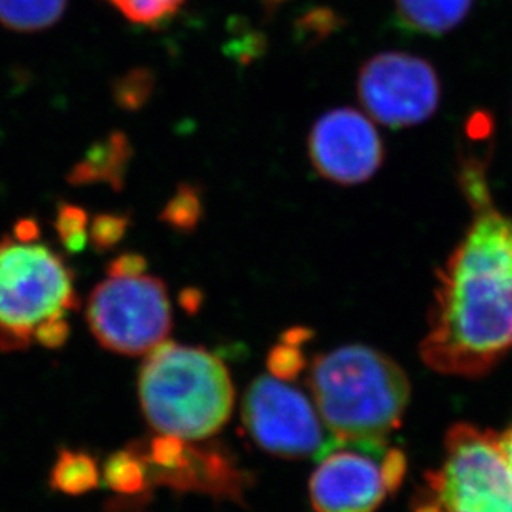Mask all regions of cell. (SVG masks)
I'll return each instance as SVG.
<instances>
[{
    "label": "cell",
    "mask_w": 512,
    "mask_h": 512,
    "mask_svg": "<svg viewBox=\"0 0 512 512\" xmlns=\"http://www.w3.org/2000/svg\"><path fill=\"white\" fill-rule=\"evenodd\" d=\"M473 222L439 271L419 355L443 375L478 378L512 350V217L494 207L483 162L459 173Z\"/></svg>",
    "instance_id": "cell-1"
},
{
    "label": "cell",
    "mask_w": 512,
    "mask_h": 512,
    "mask_svg": "<svg viewBox=\"0 0 512 512\" xmlns=\"http://www.w3.org/2000/svg\"><path fill=\"white\" fill-rule=\"evenodd\" d=\"M316 409L336 446L386 448L409 403L408 376L370 346H341L318 355L308 376Z\"/></svg>",
    "instance_id": "cell-2"
},
{
    "label": "cell",
    "mask_w": 512,
    "mask_h": 512,
    "mask_svg": "<svg viewBox=\"0 0 512 512\" xmlns=\"http://www.w3.org/2000/svg\"><path fill=\"white\" fill-rule=\"evenodd\" d=\"M138 396L145 418L158 434L200 441L227 424L235 389L217 356L165 341L142 365Z\"/></svg>",
    "instance_id": "cell-3"
},
{
    "label": "cell",
    "mask_w": 512,
    "mask_h": 512,
    "mask_svg": "<svg viewBox=\"0 0 512 512\" xmlns=\"http://www.w3.org/2000/svg\"><path fill=\"white\" fill-rule=\"evenodd\" d=\"M77 306L74 273L62 256L39 238H0V351L64 346Z\"/></svg>",
    "instance_id": "cell-4"
},
{
    "label": "cell",
    "mask_w": 512,
    "mask_h": 512,
    "mask_svg": "<svg viewBox=\"0 0 512 512\" xmlns=\"http://www.w3.org/2000/svg\"><path fill=\"white\" fill-rule=\"evenodd\" d=\"M428 486L443 512H512V468L499 436L473 424L449 429Z\"/></svg>",
    "instance_id": "cell-5"
},
{
    "label": "cell",
    "mask_w": 512,
    "mask_h": 512,
    "mask_svg": "<svg viewBox=\"0 0 512 512\" xmlns=\"http://www.w3.org/2000/svg\"><path fill=\"white\" fill-rule=\"evenodd\" d=\"M90 330L105 350L120 355H148L167 341L172 330L168 290L152 275L102 281L87 303Z\"/></svg>",
    "instance_id": "cell-6"
},
{
    "label": "cell",
    "mask_w": 512,
    "mask_h": 512,
    "mask_svg": "<svg viewBox=\"0 0 512 512\" xmlns=\"http://www.w3.org/2000/svg\"><path fill=\"white\" fill-rule=\"evenodd\" d=\"M242 419L266 453L281 458H318L336 444L300 389L275 376H260L247 389Z\"/></svg>",
    "instance_id": "cell-7"
},
{
    "label": "cell",
    "mask_w": 512,
    "mask_h": 512,
    "mask_svg": "<svg viewBox=\"0 0 512 512\" xmlns=\"http://www.w3.org/2000/svg\"><path fill=\"white\" fill-rule=\"evenodd\" d=\"M358 97L366 114L391 128L411 127L436 112L441 97L433 65L403 52L366 60L358 74Z\"/></svg>",
    "instance_id": "cell-8"
},
{
    "label": "cell",
    "mask_w": 512,
    "mask_h": 512,
    "mask_svg": "<svg viewBox=\"0 0 512 512\" xmlns=\"http://www.w3.org/2000/svg\"><path fill=\"white\" fill-rule=\"evenodd\" d=\"M308 153L320 177L345 187L370 180L384 160L380 133L353 109L330 110L320 117L311 128Z\"/></svg>",
    "instance_id": "cell-9"
},
{
    "label": "cell",
    "mask_w": 512,
    "mask_h": 512,
    "mask_svg": "<svg viewBox=\"0 0 512 512\" xmlns=\"http://www.w3.org/2000/svg\"><path fill=\"white\" fill-rule=\"evenodd\" d=\"M386 448L335 446L320 458L310 481L316 512H376L391 494L384 478Z\"/></svg>",
    "instance_id": "cell-10"
},
{
    "label": "cell",
    "mask_w": 512,
    "mask_h": 512,
    "mask_svg": "<svg viewBox=\"0 0 512 512\" xmlns=\"http://www.w3.org/2000/svg\"><path fill=\"white\" fill-rule=\"evenodd\" d=\"M132 143L124 132H112L95 142L84 158L70 170L69 182L75 187L105 183L114 190L124 187L127 168L132 160Z\"/></svg>",
    "instance_id": "cell-11"
},
{
    "label": "cell",
    "mask_w": 512,
    "mask_h": 512,
    "mask_svg": "<svg viewBox=\"0 0 512 512\" xmlns=\"http://www.w3.org/2000/svg\"><path fill=\"white\" fill-rule=\"evenodd\" d=\"M473 0H394L396 19L416 34L443 35L463 22Z\"/></svg>",
    "instance_id": "cell-12"
},
{
    "label": "cell",
    "mask_w": 512,
    "mask_h": 512,
    "mask_svg": "<svg viewBox=\"0 0 512 512\" xmlns=\"http://www.w3.org/2000/svg\"><path fill=\"white\" fill-rule=\"evenodd\" d=\"M100 471L92 454L77 449H60L50 471V486L62 494L79 496L99 486Z\"/></svg>",
    "instance_id": "cell-13"
},
{
    "label": "cell",
    "mask_w": 512,
    "mask_h": 512,
    "mask_svg": "<svg viewBox=\"0 0 512 512\" xmlns=\"http://www.w3.org/2000/svg\"><path fill=\"white\" fill-rule=\"evenodd\" d=\"M69 0H0V25L15 32H39L57 24Z\"/></svg>",
    "instance_id": "cell-14"
},
{
    "label": "cell",
    "mask_w": 512,
    "mask_h": 512,
    "mask_svg": "<svg viewBox=\"0 0 512 512\" xmlns=\"http://www.w3.org/2000/svg\"><path fill=\"white\" fill-rule=\"evenodd\" d=\"M104 481L114 493L133 496L147 489L150 478L145 459L135 446L112 454L104 468Z\"/></svg>",
    "instance_id": "cell-15"
},
{
    "label": "cell",
    "mask_w": 512,
    "mask_h": 512,
    "mask_svg": "<svg viewBox=\"0 0 512 512\" xmlns=\"http://www.w3.org/2000/svg\"><path fill=\"white\" fill-rule=\"evenodd\" d=\"M310 330L291 328L268 355V370L280 380H293L306 368V358L301 346L310 340Z\"/></svg>",
    "instance_id": "cell-16"
},
{
    "label": "cell",
    "mask_w": 512,
    "mask_h": 512,
    "mask_svg": "<svg viewBox=\"0 0 512 512\" xmlns=\"http://www.w3.org/2000/svg\"><path fill=\"white\" fill-rule=\"evenodd\" d=\"M203 200L198 188L180 185L163 207L162 222L177 232L188 233L202 220Z\"/></svg>",
    "instance_id": "cell-17"
},
{
    "label": "cell",
    "mask_w": 512,
    "mask_h": 512,
    "mask_svg": "<svg viewBox=\"0 0 512 512\" xmlns=\"http://www.w3.org/2000/svg\"><path fill=\"white\" fill-rule=\"evenodd\" d=\"M89 215L84 208L60 203L55 218V230L69 253H80L89 242Z\"/></svg>",
    "instance_id": "cell-18"
},
{
    "label": "cell",
    "mask_w": 512,
    "mask_h": 512,
    "mask_svg": "<svg viewBox=\"0 0 512 512\" xmlns=\"http://www.w3.org/2000/svg\"><path fill=\"white\" fill-rule=\"evenodd\" d=\"M133 24L162 25L177 14L185 0H110Z\"/></svg>",
    "instance_id": "cell-19"
},
{
    "label": "cell",
    "mask_w": 512,
    "mask_h": 512,
    "mask_svg": "<svg viewBox=\"0 0 512 512\" xmlns=\"http://www.w3.org/2000/svg\"><path fill=\"white\" fill-rule=\"evenodd\" d=\"M155 79L148 69H133L122 75L114 84L112 94L120 109L138 110L147 104L152 95Z\"/></svg>",
    "instance_id": "cell-20"
},
{
    "label": "cell",
    "mask_w": 512,
    "mask_h": 512,
    "mask_svg": "<svg viewBox=\"0 0 512 512\" xmlns=\"http://www.w3.org/2000/svg\"><path fill=\"white\" fill-rule=\"evenodd\" d=\"M130 228V217L125 213H100L89 227V242L97 252H109L117 247Z\"/></svg>",
    "instance_id": "cell-21"
},
{
    "label": "cell",
    "mask_w": 512,
    "mask_h": 512,
    "mask_svg": "<svg viewBox=\"0 0 512 512\" xmlns=\"http://www.w3.org/2000/svg\"><path fill=\"white\" fill-rule=\"evenodd\" d=\"M147 266L148 261L145 256L138 253H124L110 261L107 273L114 278H128V276L143 275Z\"/></svg>",
    "instance_id": "cell-22"
},
{
    "label": "cell",
    "mask_w": 512,
    "mask_h": 512,
    "mask_svg": "<svg viewBox=\"0 0 512 512\" xmlns=\"http://www.w3.org/2000/svg\"><path fill=\"white\" fill-rule=\"evenodd\" d=\"M383 471L389 491L391 494L396 493L403 483L404 473H406V458L399 449H388L384 453Z\"/></svg>",
    "instance_id": "cell-23"
},
{
    "label": "cell",
    "mask_w": 512,
    "mask_h": 512,
    "mask_svg": "<svg viewBox=\"0 0 512 512\" xmlns=\"http://www.w3.org/2000/svg\"><path fill=\"white\" fill-rule=\"evenodd\" d=\"M499 441H501V448H503L504 456L508 459V463L511 464L512 468V424L511 428L503 434V436H499Z\"/></svg>",
    "instance_id": "cell-24"
},
{
    "label": "cell",
    "mask_w": 512,
    "mask_h": 512,
    "mask_svg": "<svg viewBox=\"0 0 512 512\" xmlns=\"http://www.w3.org/2000/svg\"><path fill=\"white\" fill-rule=\"evenodd\" d=\"M288 0H263V4H265L266 9L275 10L276 7H280L281 4H285Z\"/></svg>",
    "instance_id": "cell-25"
},
{
    "label": "cell",
    "mask_w": 512,
    "mask_h": 512,
    "mask_svg": "<svg viewBox=\"0 0 512 512\" xmlns=\"http://www.w3.org/2000/svg\"><path fill=\"white\" fill-rule=\"evenodd\" d=\"M414 512H443L441 509L436 506V504H424V506H419L418 509Z\"/></svg>",
    "instance_id": "cell-26"
}]
</instances>
